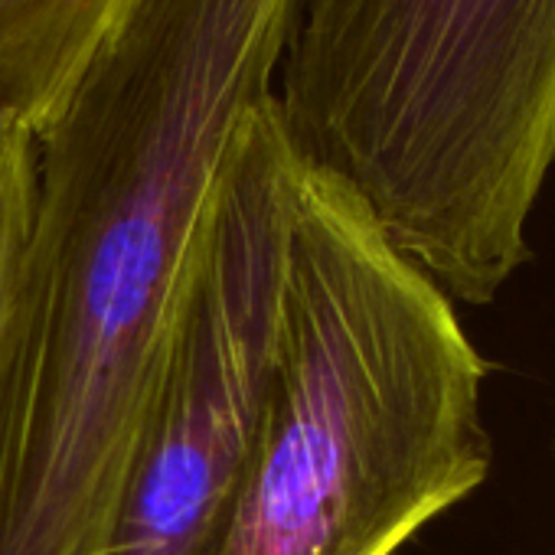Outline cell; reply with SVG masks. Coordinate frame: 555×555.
I'll return each mask as SVG.
<instances>
[{
	"label": "cell",
	"instance_id": "1",
	"mask_svg": "<svg viewBox=\"0 0 555 555\" xmlns=\"http://www.w3.org/2000/svg\"><path fill=\"white\" fill-rule=\"evenodd\" d=\"M285 47L264 0H134L40 134L0 340V555H95L216 173Z\"/></svg>",
	"mask_w": 555,
	"mask_h": 555
},
{
	"label": "cell",
	"instance_id": "2",
	"mask_svg": "<svg viewBox=\"0 0 555 555\" xmlns=\"http://www.w3.org/2000/svg\"><path fill=\"white\" fill-rule=\"evenodd\" d=\"M483 383L454 301L301 154L278 373L203 555H396L487 483Z\"/></svg>",
	"mask_w": 555,
	"mask_h": 555
},
{
	"label": "cell",
	"instance_id": "3",
	"mask_svg": "<svg viewBox=\"0 0 555 555\" xmlns=\"http://www.w3.org/2000/svg\"><path fill=\"white\" fill-rule=\"evenodd\" d=\"M298 151L461 305L532 258L555 164V0H301L274 89Z\"/></svg>",
	"mask_w": 555,
	"mask_h": 555
},
{
	"label": "cell",
	"instance_id": "4",
	"mask_svg": "<svg viewBox=\"0 0 555 555\" xmlns=\"http://www.w3.org/2000/svg\"><path fill=\"white\" fill-rule=\"evenodd\" d=\"M298 167L271 92L216 173L173 340L95 555H203L222 519L282 353Z\"/></svg>",
	"mask_w": 555,
	"mask_h": 555
},
{
	"label": "cell",
	"instance_id": "5",
	"mask_svg": "<svg viewBox=\"0 0 555 555\" xmlns=\"http://www.w3.org/2000/svg\"><path fill=\"white\" fill-rule=\"evenodd\" d=\"M131 0H0V112L53 125Z\"/></svg>",
	"mask_w": 555,
	"mask_h": 555
},
{
	"label": "cell",
	"instance_id": "6",
	"mask_svg": "<svg viewBox=\"0 0 555 555\" xmlns=\"http://www.w3.org/2000/svg\"><path fill=\"white\" fill-rule=\"evenodd\" d=\"M40 180V138L30 125L0 112V340L21 285Z\"/></svg>",
	"mask_w": 555,
	"mask_h": 555
},
{
	"label": "cell",
	"instance_id": "7",
	"mask_svg": "<svg viewBox=\"0 0 555 555\" xmlns=\"http://www.w3.org/2000/svg\"><path fill=\"white\" fill-rule=\"evenodd\" d=\"M552 451H555V438H552Z\"/></svg>",
	"mask_w": 555,
	"mask_h": 555
}]
</instances>
